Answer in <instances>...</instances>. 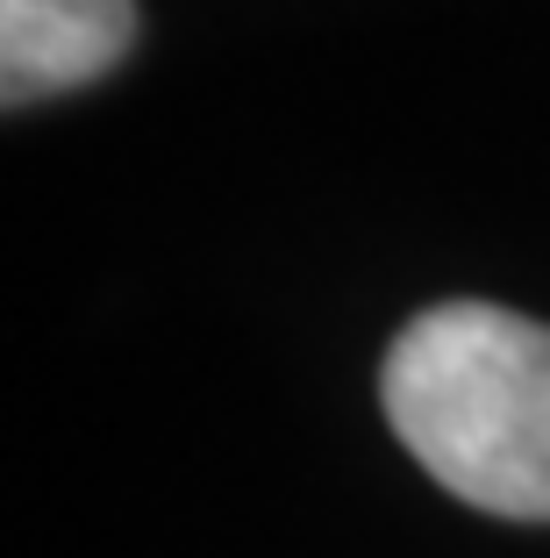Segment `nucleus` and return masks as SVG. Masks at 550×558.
Here are the masks:
<instances>
[{
	"label": "nucleus",
	"mask_w": 550,
	"mask_h": 558,
	"mask_svg": "<svg viewBox=\"0 0 550 558\" xmlns=\"http://www.w3.org/2000/svg\"><path fill=\"white\" fill-rule=\"evenodd\" d=\"M379 401L437 487L486 515L550 523V323L443 301L393 337Z\"/></svg>",
	"instance_id": "obj_1"
},
{
	"label": "nucleus",
	"mask_w": 550,
	"mask_h": 558,
	"mask_svg": "<svg viewBox=\"0 0 550 558\" xmlns=\"http://www.w3.org/2000/svg\"><path fill=\"white\" fill-rule=\"evenodd\" d=\"M136 44V0H0V94L8 108L94 86Z\"/></svg>",
	"instance_id": "obj_2"
}]
</instances>
